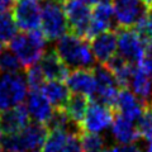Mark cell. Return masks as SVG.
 <instances>
[{"mask_svg":"<svg viewBox=\"0 0 152 152\" xmlns=\"http://www.w3.org/2000/svg\"><path fill=\"white\" fill-rule=\"evenodd\" d=\"M103 152H112V150H104Z\"/></svg>","mask_w":152,"mask_h":152,"instance_id":"74e56055","label":"cell"},{"mask_svg":"<svg viewBox=\"0 0 152 152\" xmlns=\"http://www.w3.org/2000/svg\"><path fill=\"white\" fill-rule=\"evenodd\" d=\"M36 152H37V151H36Z\"/></svg>","mask_w":152,"mask_h":152,"instance_id":"7bdbcfd3","label":"cell"},{"mask_svg":"<svg viewBox=\"0 0 152 152\" xmlns=\"http://www.w3.org/2000/svg\"><path fill=\"white\" fill-rule=\"evenodd\" d=\"M147 152H152V142H150L148 147H147Z\"/></svg>","mask_w":152,"mask_h":152,"instance_id":"e575fe53","label":"cell"},{"mask_svg":"<svg viewBox=\"0 0 152 152\" xmlns=\"http://www.w3.org/2000/svg\"><path fill=\"white\" fill-rule=\"evenodd\" d=\"M61 152H84L80 142V133H72L69 136L67 142Z\"/></svg>","mask_w":152,"mask_h":152,"instance_id":"f1b7e54d","label":"cell"},{"mask_svg":"<svg viewBox=\"0 0 152 152\" xmlns=\"http://www.w3.org/2000/svg\"><path fill=\"white\" fill-rule=\"evenodd\" d=\"M112 134L114 140L119 142L121 145H133L141 138L134 123L128 121L127 118L122 117L118 113L114 114V119L112 123Z\"/></svg>","mask_w":152,"mask_h":152,"instance_id":"ac0fdd59","label":"cell"},{"mask_svg":"<svg viewBox=\"0 0 152 152\" xmlns=\"http://www.w3.org/2000/svg\"><path fill=\"white\" fill-rule=\"evenodd\" d=\"M129 86L132 88V93L145 104L152 100V79L145 71H142L138 65L133 74L132 81Z\"/></svg>","mask_w":152,"mask_h":152,"instance_id":"ffe728a7","label":"cell"},{"mask_svg":"<svg viewBox=\"0 0 152 152\" xmlns=\"http://www.w3.org/2000/svg\"><path fill=\"white\" fill-rule=\"evenodd\" d=\"M42 8L34 0H15L13 7V19L23 32L37 31L41 24Z\"/></svg>","mask_w":152,"mask_h":152,"instance_id":"9c48e42d","label":"cell"},{"mask_svg":"<svg viewBox=\"0 0 152 152\" xmlns=\"http://www.w3.org/2000/svg\"><path fill=\"white\" fill-rule=\"evenodd\" d=\"M112 152H145L138 145H118L112 148Z\"/></svg>","mask_w":152,"mask_h":152,"instance_id":"f546056e","label":"cell"},{"mask_svg":"<svg viewBox=\"0 0 152 152\" xmlns=\"http://www.w3.org/2000/svg\"><path fill=\"white\" fill-rule=\"evenodd\" d=\"M4 50H3V42L1 41H0V53H1V52H3Z\"/></svg>","mask_w":152,"mask_h":152,"instance_id":"d590c367","label":"cell"},{"mask_svg":"<svg viewBox=\"0 0 152 152\" xmlns=\"http://www.w3.org/2000/svg\"><path fill=\"white\" fill-rule=\"evenodd\" d=\"M95 76V93L90 102L103 104L115 112V104L119 94V85L117 83L115 76L112 74L107 66L98 65L93 69Z\"/></svg>","mask_w":152,"mask_h":152,"instance_id":"5b68a950","label":"cell"},{"mask_svg":"<svg viewBox=\"0 0 152 152\" xmlns=\"http://www.w3.org/2000/svg\"><path fill=\"white\" fill-rule=\"evenodd\" d=\"M114 114H115V112L113 109L103 105V104L90 102L80 129H81V132L99 134L100 132H104L112 126Z\"/></svg>","mask_w":152,"mask_h":152,"instance_id":"30bf717a","label":"cell"},{"mask_svg":"<svg viewBox=\"0 0 152 152\" xmlns=\"http://www.w3.org/2000/svg\"><path fill=\"white\" fill-rule=\"evenodd\" d=\"M45 79L39 65H34L27 70V85L31 90H41L45 85Z\"/></svg>","mask_w":152,"mask_h":152,"instance_id":"4316f807","label":"cell"},{"mask_svg":"<svg viewBox=\"0 0 152 152\" xmlns=\"http://www.w3.org/2000/svg\"><path fill=\"white\" fill-rule=\"evenodd\" d=\"M42 93L45 94L47 100L51 103V105L55 108H64L66 107L70 99V90L66 86V84L61 81H48L45 83L42 86Z\"/></svg>","mask_w":152,"mask_h":152,"instance_id":"d6986e66","label":"cell"},{"mask_svg":"<svg viewBox=\"0 0 152 152\" xmlns=\"http://www.w3.org/2000/svg\"><path fill=\"white\" fill-rule=\"evenodd\" d=\"M70 133L65 131H51L42 147V152H61L67 142Z\"/></svg>","mask_w":152,"mask_h":152,"instance_id":"7402d4cb","label":"cell"},{"mask_svg":"<svg viewBox=\"0 0 152 152\" xmlns=\"http://www.w3.org/2000/svg\"><path fill=\"white\" fill-rule=\"evenodd\" d=\"M62 5L71 34L86 41V34L93 19V10L81 0H67Z\"/></svg>","mask_w":152,"mask_h":152,"instance_id":"52a82bcc","label":"cell"},{"mask_svg":"<svg viewBox=\"0 0 152 152\" xmlns=\"http://www.w3.org/2000/svg\"><path fill=\"white\" fill-rule=\"evenodd\" d=\"M0 152H1V145H0Z\"/></svg>","mask_w":152,"mask_h":152,"instance_id":"60d3db41","label":"cell"},{"mask_svg":"<svg viewBox=\"0 0 152 152\" xmlns=\"http://www.w3.org/2000/svg\"><path fill=\"white\" fill-rule=\"evenodd\" d=\"M4 152H19V151H4Z\"/></svg>","mask_w":152,"mask_h":152,"instance_id":"ab89813d","label":"cell"},{"mask_svg":"<svg viewBox=\"0 0 152 152\" xmlns=\"http://www.w3.org/2000/svg\"><path fill=\"white\" fill-rule=\"evenodd\" d=\"M48 136V129L41 123H29L22 132L13 136H4L0 140V145L5 151H19L36 152L43 147V143Z\"/></svg>","mask_w":152,"mask_h":152,"instance_id":"3957f363","label":"cell"},{"mask_svg":"<svg viewBox=\"0 0 152 152\" xmlns=\"http://www.w3.org/2000/svg\"><path fill=\"white\" fill-rule=\"evenodd\" d=\"M17 28L13 15L9 13H0V41L3 43H10L13 38L18 34Z\"/></svg>","mask_w":152,"mask_h":152,"instance_id":"cb8c5ba5","label":"cell"},{"mask_svg":"<svg viewBox=\"0 0 152 152\" xmlns=\"http://www.w3.org/2000/svg\"><path fill=\"white\" fill-rule=\"evenodd\" d=\"M41 29L46 41H56L62 38L67 32V20L64 8L56 0H47L42 7Z\"/></svg>","mask_w":152,"mask_h":152,"instance_id":"277c9868","label":"cell"},{"mask_svg":"<svg viewBox=\"0 0 152 152\" xmlns=\"http://www.w3.org/2000/svg\"><path fill=\"white\" fill-rule=\"evenodd\" d=\"M145 105L146 104L143 102H141L131 90L128 89L119 90L115 109L118 110V114L127 118L128 121H131L133 123L138 121L142 115V113H143Z\"/></svg>","mask_w":152,"mask_h":152,"instance_id":"9a60e30c","label":"cell"},{"mask_svg":"<svg viewBox=\"0 0 152 152\" xmlns=\"http://www.w3.org/2000/svg\"><path fill=\"white\" fill-rule=\"evenodd\" d=\"M117 27L134 28L147 14V8L141 0H113Z\"/></svg>","mask_w":152,"mask_h":152,"instance_id":"8fae6325","label":"cell"},{"mask_svg":"<svg viewBox=\"0 0 152 152\" xmlns=\"http://www.w3.org/2000/svg\"><path fill=\"white\" fill-rule=\"evenodd\" d=\"M4 137V132H3V127H1V122H0V140Z\"/></svg>","mask_w":152,"mask_h":152,"instance_id":"836d02e7","label":"cell"},{"mask_svg":"<svg viewBox=\"0 0 152 152\" xmlns=\"http://www.w3.org/2000/svg\"><path fill=\"white\" fill-rule=\"evenodd\" d=\"M83 3L85 4H94V5H96V4H100V3H110V0H81Z\"/></svg>","mask_w":152,"mask_h":152,"instance_id":"1f68e13d","label":"cell"},{"mask_svg":"<svg viewBox=\"0 0 152 152\" xmlns=\"http://www.w3.org/2000/svg\"><path fill=\"white\" fill-rule=\"evenodd\" d=\"M89 98L81 94H72L69 99L67 104L65 107V110L67 113L71 122L76 124L79 128L81 127V123L84 122L85 114L89 108Z\"/></svg>","mask_w":152,"mask_h":152,"instance_id":"44dd1931","label":"cell"},{"mask_svg":"<svg viewBox=\"0 0 152 152\" xmlns=\"http://www.w3.org/2000/svg\"><path fill=\"white\" fill-rule=\"evenodd\" d=\"M15 0H0V13H8L10 8L14 7Z\"/></svg>","mask_w":152,"mask_h":152,"instance_id":"4dcf8cb0","label":"cell"},{"mask_svg":"<svg viewBox=\"0 0 152 152\" xmlns=\"http://www.w3.org/2000/svg\"><path fill=\"white\" fill-rule=\"evenodd\" d=\"M117 45L119 50V56L132 65H138L145 53L146 46L133 28L115 27Z\"/></svg>","mask_w":152,"mask_h":152,"instance_id":"ba28073f","label":"cell"},{"mask_svg":"<svg viewBox=\"0 0 152 152\" xmlns=\"http://www.w3.org/2000/svg\"><path fill=\"white\" fill-rule=\"evenodd\" d=\"M66 86L70 91L81 94L91 99L95 93V76L93 69H76L70 71L66 79Z\"/></svg>","mask_w":152,"mask_h":152,"instance_id":"7c38bea8","label":"cell"},{"mask_svg":"<svg viewBox=\"0 0 152 152\" xmlns=\"http://www.w3.org/2000/svg\"><path fill=\"white\" fill-rule=\"evenodd\" d=\"M56 52L67 67L90 69L95 64L91 47L88 41L74 34H65L56 43Z\"/></svg>","mask_w":152,"mask_h":152,"instance_id":"6da1fadb","label":"cell"},{"mask_svg":"<svg viewBox=\"0 0 152 152\" xmlns=\"http://www.w3.org/2000/svg\"><path fill=\"white\" fill-rule=\"evenodd\" d=\"M137 131L141 138L152 142V103H147L145 105L143 113L137 121Z\"/></svg>","mask_w":152,"mask_h":152,"instance_id":"603a6c76","label":"cell"},{"mask_svg":"<svg viewBox=\"0 0 152 152\" xmlns=\"http://www.w3.org/2000/svg\"><path fill=\"white\" fill-rule=\"evenodd\" d=\"M80 142L84 152H103L105 140L100 134L95 133L81 132L80 133Z\"/></svg>","mask_w":152,"mask_h":152,"instance_id":"d4e9b609","label":"cell"},{"mask_svg":"<svg viewBox=\"0 0 152 152\" xmlns=\"http://www.w3.org/2000/svg\"><path fill=\"white\" fill-rule=\"evenodd\" d=\"M41 69L43 72L45 77L48 79L50 81H66L67 76L70 74L69 67L66 66L60 56L57 55L56 50H50L45 52V55L41 58Z\"/></svg>","mask_w":152,"mask_h":152,"instance_id":"2e32d148","label":"cell"},{"mask_svg":"<svg viewBox=\"0 0 152 152\" xmlns=\"http://www.w3.org/2000/svg\"><path fill=\"white\" fill-rule=\"evenodd\" d=\"M34 1H47V0H34Z\"/></svg>","mask_w":152,"mask_h":152,"instance_id":"f35d334b","label":"cell"},{"mask_svg":"<svg viewBox=\"0 0 152 152\" xmlns=\"http://www.w3.org/2000/svg\"><path fill=\"white\" fill-rule=\"evenodd\" d=\"M29 118L28 109L23 104L0 113V122H1L4 136H13L22 132L29 124Z\"/></svg>","mask_w":152,"mask_h":152,"instance_id":"4fadbf2b","label":"cell"},{"mask_svg":"<svg viewBox=\"0 0 152 152\" xmlns=\"http://www.w3.org/2000/svg\"><path fill=\"white\" fill-rule=\"evenodd\" d=\"M90 47H91L93 55L95 60L100 65H105L109 60L114 57L117 53V33L115 29L104 32L102 34L96 36L90 41Z\"/></svg>","mask_w":152,"mask_h":152,"instance_id":"5bb4252c","label":"cell"},{"mask_svg":"<svg viewBox=\"0 0 152 152\" xmlns=\"http://www.w3.org/2000/svg\"><path fill=\"white\" fill-rule=\"evenodd\" d=\"M143 3V5L147 8V10H151L152 9V0H141Z\"/></svg>","mask_w":152,"mask_h":152,"instance_id":"d6a6232c","label":"cell"},{"mask_svg":"<svg viewBox=\"0 0 152 152\" xmlns=\"http://www.w3.org/2000/svg\"><path fill=\"white\" fill-rule=\"evenodd\" d=\"M20 67L19 60L10 50H4L0 53V74H19Z\"/></svg>","mask_w":152,"mask_h":152,"instance_id":"484cf974","label":"cell"},{"mask_svg":"<svg viewBox=\"0 0 152 152\" xmlns=\"http://www.w3.org/2000/svg\"><path fill=\"white\" fill-rule=\"evenodd\" d=\"M27 109L29 113V117L34 119L36 123L45 124L50 121V118L53 113L51 103L47 100L42 90H31L28 95Z\"/></svg>","mask_w":152,"mask_h":152,"instance_id":"e0dca14e","label":"cell"},{"mask_svg":"<svg viewBox=\"0 0 152 152\" xmlns=\"http://www.w3.org/2000/svg\"><path fill=\"white\" fill-rule=\"evenodd\" d=\"M46 38L42 31L18 33L9 43V48L17 56L19 62L24 69L34 66L38 60L45 55Z\"/></svg>","mask_w":152,"mask_h":152,"instance_id":"7a4b0ae2","label":"cell"},{"mask_svg":"<svg viewBox=\"0 0 152 152\" xmlns=\"http://www.w3.org/2000/svg\"><path fill=\"white\" fill-rule=\"evenodd\" d=\"M56 1H58L60 4H64L65 1H67V0H56Z\"/></svg>","mask_w":152,"mask_h":152,"instance_id":"8d00e7d4","label":"cell"},{"mask_svg":"<svg viewBox=\"0 0 152 152\" xmlns=\"http://www.w3.org/2000/svg\"><path fill=\"white\" fill-rule=\"evenodd\" d=\"M27 95V84L20 74L0 76V113L20 105Z\"/></svg>","mask_w":152,"mask_h":152,"instance_id":"8992f818","label":"cell"},{"mask_svg":"<svg viewBox=\"0 0 152 152\" xmlns=\"http://www.w3.org/2000/svg\"><path fill=\"white\" fill-rule=\"evenodd\" d=\"M138 67L142 71H145V72L152 79V45L146 46L143 57H142V60L140 61Z\"/></svg>","mask_w":152,"mask_h":152,"instance_id":"83f0119b","label":"cell"},{"mask_svg":"<svg viewBox=\"0 0 152 152\" xmlns=\"http://www.w3.org/2000/svg\"><path fill=\"white\" fill-rule=\"evenodd\" d=\"M150 103H152V100H151V102H150Z\"/></svg>","mask_w":152,"mask_h":152,"instance_id":"b9f144b4","label":"cell"}]
</instances>
